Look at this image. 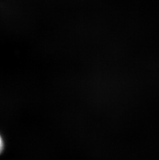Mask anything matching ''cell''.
I'll list each match as a JSON object with an SVG mask.
<instances>
[{"instance_id":"6da1fadb","label":"cell","mask_w":159,"mask_h":160,"mask_svg":"<svg viewBox=\"0 0 159 160\" xmlns=\"http://www.w3.org/2000/svg\"><path fill=\"white\" fill-rule=\"evenodd\" d=\"M3 149H4V142L2 136L0 135V154L3 151Z\"/></svg>"}]
</instances>
